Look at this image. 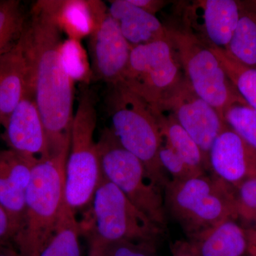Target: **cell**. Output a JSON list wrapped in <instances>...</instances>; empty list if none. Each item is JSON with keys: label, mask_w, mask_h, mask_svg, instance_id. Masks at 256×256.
<instances>
[{"label": "cell", "mask_w": 256, "mask_h": 256, "mask_svg": "<svg viewBox=\"0 0 256 256\" xmlns=\"http://www.w3.org/2000/svg\"><path fill=\"white\" fill-rule=\"evenodd\" d=\"M236 222L246 230H256V178L235 188Z\"/></svg>", "instance_id": "27"}, {"label": "cell", "mask_w": 256, "mask_h": 256, "mask_svg": "<svg viewBox=\"0 0 256 256\" xmlns=\"http://www.w3.org/2000/svg\"><path fill=\"white\" fill-rule=\"evenodd\" d=\"M226 124L256 150V111L246 104H235L224 112Z\"/></svg>", "instance_id": "26"}, {"label": "cell", "mask_w": 256, "mask_h": 256, "mask_svg": "<svg viewBox=\"0 0 256 256\" xmlns=\"http://www.w3.org/2000/svg\"><path fill=\"white\" fill-rule=\"evenodd\" d=\"M68 152L52 156L34 166L25 210L13 240L18 256H38L53 236L67 206L66 164Z\"/></svg>", "instance_id": "2"}, {"label": "cell", "mask_w": 256, "mask_h": 256, "mask_svg": "<svg viewBox=\"0 0 256 256\" xmlns=\"http://www.w3.org/2000/svg\"><path fill=\"white\" fill-rule=\"evenodd\" d=\"M208 160L214 175L234 188L256 178V150L227 124L212 144Z\"/></svg>", "instance_id": "14"}, {"label": "cell", "mask_w": 256, "mask_h": 256, "mask_svg": "<svg viewBox=\"0 0 256 256\" xmlns=\"http://www.w3.org/2000/svg\"><path fill=\"white\" fill-rule=\"evenodd\" d=\"M248 234L249 240H250V246L252 254L254 256H256V230H247Z\"/></svg>", "instance_id": "34"}, {"label": "cell", "mask_w": 256, "mask_h": 256, "mask_svg": "<svg viewBox=\"0 0 256 256\" xmlns=\"http://www.w3.org/2000/svg\"><path fill=\"white\" fill-rule=\"evenodd\" d=\"M79 223L88 240L102 244L121 240L156 244L164 232L104 176L94 194L92 208Z\"/></svg>", "instance_id": "6"}, {"label": "cell", "mask_w": 256, "mask_h": 256, "mask_svg": "<svg viewBox=\"0 0 256 256\" xmlns=\"http://www.w3.org/2000/svg\"><path fill=\"white\" fill-rule=\"evenodd\" d=\"M96 0L60 1L57 18L60 28L68 38L80 41L89 36L95 24Z\"/></svg>", "instance_id": "21"}, {"label": "cell", "mask_w": 256, "mask_h": 256, "mask_svg": "<svg viewBox=\"0 0 256 256\" xmlns=\"http://www.w3.org/2000/svg\"><path fill=\"white\" fill-rule=\"evenodd\" d=\"M80 223L68 205L53 236L38 256H80Z\"/></svg>", "instance_id": "22"}, {"label": "cell", "mask_w": 256, "mask_h": 256, "mask_svg": "<svg viewBox=\"0 0 256 256\" xmlns=\"http://www.w3.org/2000/svg\"><path fill=\"white\" fill-rule=\"evenodd\" d=\"M10 149L40 162L50 158L48 139L33 94L28 90L4 128Z\"/></svg>", "instance_id": "13"}, {"label": "cell", "mask_w": 256, "mask_h": 256, "mask_svg": "<svg viewBox=\"0 0 256 256\" xmlns=\"http://www.w3.org/2000/svg\"><path fill=\"white\" fill-rule=\"evenodd\" d=\"M130 2L150 14L156 15L166 4L163 0H129Z\"/></svg>", "instance_id": "32"}, {"label": "cell", "mask_w": 256, "mask_h": 256, "mask_svg": "<svg viewBox=\"0 0 256 256\" xmlns=\"http://www.w3.org/2000/svg\"><path fill=\"white\" fill-rule=\"evenodd\" d=\"M14 237V229L9 214L0 204V242Z\"/></svg>", "instance_id": "30"}, {"label": "cell", "mask_w": 256, "mask_h": 256, "mask_svg": "<svg viewBox=\"0 0 256 256\" xmlns=\"http://www.w3.org/2000/svg\"><path fill=\"white\" fill-rule=\"evenodd\" d=\"M28 88V69L21 40L0 56V124L5 127Z\"/></svg>", "instance_id": "16"}, {"label": "cell", "mask_w": 256, "mask_h": 256, "mask_svg": "<svg viewBox=\"0 0 256 256\" xmlns=\"http://www.w3.org/2000/svg\"><path fill=\"white\" fill-rule=\"evenodd\" d=\"M239 95L256 111V68L240 64L226 50L210 46Z\"/></svg>", "instance_id": "23"}, {"label": "cell", "mask_w": 256, "mask_h": 256, "mask_svg": "<svg viewBox=\"0 0 256 256\" xmlns=\"http://www.w3.org/2000/svg\"><path fill=\"white\" fill-rule=\"evenodd\" d=\"M37 162L10 148L0 150V204L10 216L14 237L22 220L26 190Z\"/></svg>", "instance_id": "15"}, {"label": "cell", "mask_w": 256, "mask_h": 256, "mask_svg": "<svg viewBox=\"0 0 256 256\" xmlns=\"http://www.w3.org/2000/svg\"><path fill=\"white\" fill-rule=\"evenodd\" d=\"M240 1L197 0L185 9L183 24L210 46L226 50L240 16Z\"/></svg>", "instance_id": "12"}, {"label": "cell", "mask_w": 256, "mask_h": 256, "mask_svg": "<svg viewBox=\"0 0 256 256\" xmlns=\"http://www.w3.org/2000/svg\"><path fill=\"white\" fill-rule=\"evenodd\" d=\"M152 108L171 112L207 159L212 144L226 126L214 108L197 95L185 78L181 79L159 106Z\"/></svg>", "instance_id": "10"}, {"label": "cell", "mask_w": 256, "mask_h": 256, "mask_svg": "<svg viewBox=\"0 0 256 256\" xmlns=\"http://www.w3.org/2000/svg\"><path fill=\"white\" fill-rule=\"evenodd\" d=\"M188 240L200 256H254L246 229L234 220Z\"/></svg>", "instance_id": "18"}, {"label": "cell", "mask_w": 256, "mask_h": 256, "mask_svg": "<svg viewBox=\"0 0 256 256\" xmlns=\"http://www.w3.org/2000/svg\"><path fill=\"white\" fill-rule=\"evenodd\" d=\"M109 14L118 23L122 35L132 47L169 40L166 26L156 15L134 6L129 0L109 1Z\"/></svg>", "instance_id": "17"}, {"label": "cell", "mask_w": 256, "mask_h": 256, "mask_svg": "<svg viewBox=\"0 0 256 256\" xmlns=\"http://www.w3.org/2000/svg\"><path fill=\"white\" fill-rule=\"evenodd\" d=\"M60 56L64 68L74 82L88 84L92 77V68L78 40H64L60 48Z\"/></svg>", "instance_id": "25"}, {"label": "cell", "mask_w": 256, "mask_h": 256, "mask_svg": "<svg viewBox=\"0 0 256 256\" xmlns=\"http://www.w3.org/2000/svg\"><path fill=\"white\" fill-rule=\"evenodd\" d=\"M174 54L170 40L132 47L120 82L156 107L182 78Z\"/></svg>", "instance_id": "9"}, {"label": "cell", "mask_w": 256, "mask_h": 256, "mask_svg": "<svg viewBox=\"0 0 256 256\" xmlns=\"http://www.w3.org/2000/svg\"><path fill=\"white\" fill-rule=\"evenodd\" d=\"M164 190L166 215L180 224L188 240L225 220H236L235 188L214 175L170 180Z\"/></svg>", "instance_id": "3"}, {"label": "cell", "mask_w": 256, "mask_h": 256, "mask_svg": "<svg viewBox=\"0 0 256 256\" xmlns=\"http://www.w3.org/2000/svg\"><path fill=\"white\" fill-rule=\"evenodd\" d=\"M89 250L88 256H104L102 244L96 240H89Z\"/></svg>", "instance_id": "33"}, {"label": "cell", "mask_w": 256, "mask_h": 256, "mask_svg": "<svg viewBox=\"0 0 256 256\" xmlns=\"http://www.w3.org/2000/svg\"><path fill=\"white\" fill-rule=\"evenodd\" d=\"M60 1L32 6L22 41L33 94L46 130L50 156L69 151L74 120V80L64 68L63 31L57 18Z\"/></svg>", "instance_id": "1"}, {"label": "cell", "mask_w": 256, "mask_h": 256, "mask_svg": "<svg viewBox=\"0 0 256 256\" xmlns=\"http://www.w3.org/2000/svg\"><path fill=\"white\" fill-rule=\"evenodd\" d=\"M166 26V33L185 78L193 90L224 120V112L235 104L246 102L229 80L216 56L184 24Z\"/></svg>", "instance_id": "7"}, {"label": "cell", "mask_w": 256, "mask_h": 256, "mask_svg": "<svg viewBox=\"0 0 256 256\" xmlns=\"http://www.w3.org/2000/svg\"><path fill=\"white\" fill-rule=\"evenodd\" d=\"M159 158L164 172H168L172 175L173 180H188L205 174L204 172L194 169L186 164L170 146L164 142L160 150Z\"/></svg>", "instance_id": "28"}, {"label": "cell", "mask_w": 256, "mask_h": 256, "mask_svg": "<svg viewBox=\"0 0 256 256\" xmlns=\"http://www.w3.org/2000/svg\"><path fill=\"white\" fill-rule=\"evenodd\" d=\"M96 126L95 96L88 84H82L66 164V202L74 212L90 204L104 176L94 139Z\"/></svg>", "instance_id": "5"}, {"label": "cell", "mask_w": 256, "mask_h": 256, "mask_svg": "<svg viewBox=\"0 0 256 256\" xmlns=\"http://www.w3.org/2000/svg\"><path fill=\"white\" fill-rule=\"evenodd\" d=\"M98 142L104 178L114 184L136 208L159 228L166 226V212L161 188L150 180L140 160L120 146L110 128H105Z\"/></svg>", "instance_id": "8"}, {"label": "cell", "mask_w": 256, "mask_h": 256, "mask_svg": "<svg viewBox=\"0 0 256 256\" xmlns=\"http://www.w3.org/2000/svg\"><path fill=\"white\" fill-rule=\"evenodd\" d=\"M102 246L104 256H156L154 242L121 240L102 244Z\"/></svg>", "instance_id": "29"}, {"label": "cell", "mask_w": 256, "mask_h": 256, "mask_svg": "<svg viewBox=\"0 0 256 256\" xmlns=\"http://www.w3.org/2000/svg\"><path fill=\"white\" fill-rule=\"evenodd\" d=\"M240 4L238 24L226 50L240 64L256 68V0Z\"/></svg>", "instance_id": "20"}, {"label": "cell", "mask_w": 256, "mask_h": 256, "mask_svg": "<svg viewBox=\"0 0 256 256\" xmlns=\"http://www.w3.org/2000/svg\"><path fill=\"white\" fill-rule=\"evenodd\" d=\"M110 86L107 102L111 131L122 148L140 160L150 180L164 188L168 180L159 158L164 140L152 108L121 82Z\"/></svg>", "instance_id": "4"}, {"label": "cell", "mask_w": 256, "mask_h": 256, "mask_svg": "<svg viewBox=\"0 0 256 256\" xmlns=\"http://www.w3.org/2000/svg\"><path fill=\"white\" fill-rule=\"evenodd\" d=\"M159 124L164 144L170 146L188 165L200 171L208 168V159L201 148L180 124L171 112L152 108Z\"/></svg>", "instance_id": "19"}, {"label": "cell", "mask_w": 256, "mask_h": 256, "mask_svg": "<svg viewBox=\"0 0 256 256\" xmlns=\"http://www.w3.org/2000/svg\"><path fill=\"white\" fill-rule=\"evenodd\" d=\"M171 256H200L188 240H176L171 247Z\"/></svg>", "instance_id": "31"}, {"label": "cell", "mask_w": 256, "mask_h": 256, "mask_svg": "<svg viewBox=\"0 0 256 256\" xmlns=\"http://www.w3.org/2000/svg\"><path fill=\"white\" fill-rule=\"evenodd\" d=\"M88 45L92 77L109 85L120 82L132 46L124 38L118 23L109 14L104 2L96 11Z\"/></svg>", "instance_id": "11"}, {"label": "cell", "mask_w": 256, "mask_h": 256, "mask_svg": "<svg viewBox=\"0 0 256 256\" xmlns=\"http://www.w3.org/2000/svg\"><path fill=\"white\" fill-rule=\"evenodd\" d=\"M0 256H18L16 252L12 250H0Z\"/></svg>", "instance_id": "35"}, {"label": "cell", "mask_w": 256, "mask_h": 256, "mask_svg": "<svg viewBox=\"0 0 256 256\" xmlns=\"http://www.w3.org/2000/svg\"><path fill=\"white\" fill-rule=\"evenodd\" d=\"M0 126H2L1 124H0Z\"/></svg>", "instance_id": "36"}, {"label": "cell", "mask_w": 256, "mask_h": 256, "mask_svg": "<svg viewBox=\"0 0 256 256\" xmlns=\"http://www.w3.org/2000/svg\"><path fill=\"white\" fill-rule=\"evenodd\" d=\"M28 18L18 0L0 1V56L10 52L21 40Z\"/></svg>", "instance_id": "24"}]
</instances>
